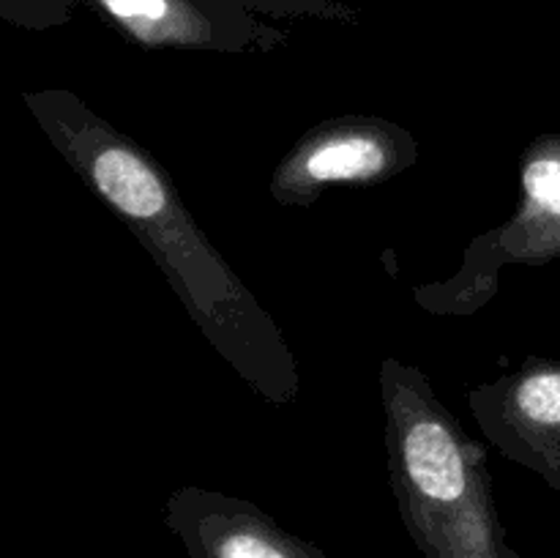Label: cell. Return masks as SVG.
Wrapping results in <instances>:
<instances>
[{
    "mask_svg": "<svg viewBox=\"0 0 560 558\" xmlns=\"http://www.w3.org/2000/svg\"><path fill=\"white\" fill-rule=\"evenodd\" d=\"M377 383L386 414L388 481L399 518L457 507L490 474L487 449L463 430L416 364L388 356Z\"/></svg>",
    "mask_w": 560,
    "mask_h": 558,
    "instance_id": "2",
    "label": "cell"
},
{
    "mask_svg": "<svg viewBox=\"0 0 560 558\" xmlns=\"http://www.w3.org/2000/svg\"><path fill=\"white\" fill-rule=\"evenodd\" d=\"M109 31L140 49L266 55L290 33L241 0H82Z\"/></svg>",
    "mask_w": 560,
    "mask_h": 558,
    "instance_id": "5",
    "label": "cell"
},
{
    "mask_svg": "<svg viewBox=\"0 0 560 558\" xmlns=\"http://www.w3.org/2000/svg\"><path fill=\"white\" fill-rule=\"evenodd\" d=\"M419 162V140L381 115H337L312 126L273 167L279 206L312 208L331 186H377Z\"/></svg>",
    "mask_w": 560,
    "mask_h": 558,
    "instance_id": "4",
    "label": "cell"
},
{
    "mask_svg": "<svg viewBox=\"0 0 560 558\" xmlns=\"http://www.w3.org/2000/svg\"><path fill=\"white\" fill-rule=\"evenodd\" d=\"M487 441L560 492V359L530 356L517 370L468 392Z\"/></svg>",
    "mask_w": 560,
    "mask_h": 558,
    "instance_id": "6",
    "label": "cell"
},
{
    "mask_svg": "<svg viewBox=\"0 0 560 558\" xmlns=\"http://www.w3.org/2000/svg\"><path fill=\"white\" fill-rule=\"evenodd\" d=\"M402 523L427 558H520L506 545L492 474L481 476L457 507L419 514Z\"/></svg>",
    "mask_w": 560,
    "mask_h": 558,
    "instance_id": "8",
    "label": "cell"
},
{
    "mask_svg": "<svg viewBox=\"0 0 560 558\" xmlns=\"http://www.w3.org/2000/svg\"><path fill=\"white\" fill-rule=\"evenodd\" d=\"M74 20V0H0V22L22 31H55Z\"/></svg>",
    "mask_w": 560,
    "mask_h": 558,
    "instance_id": "10",
    "label": "cell"
},
{
    "mask_svg": "<svg viewBox=\"0 0 560 558\" xmlns=\"http://www.w3.org/2000/svg\"><path fill=\"white\" fill-rule=\"evenodd\" d=\"M262 16L284 20H317L334 25H359L361 11L345 0H241Z\"/></svg>",
    "mask_w": 560,
    "mask_h": 558,
    "instance_id": "9",
    "label": "cell"
},
{
    "mask_svg": "<svg viewBox=\"0 0 560 558\" xmlns=\"http://www.w3.org/2000/svg\"><path fill=\"white\" fill-rule=\"evenodd\" d=\"M560 257V131L534 137L520 159V200L512 217L476 235L457 274L413 290L416 306L438 317H470L501 290L509 266H547Z\"/></svg>",
    "mask_w": 560,
    "mask_h": 558,
    "instance_id": "3",
    "label": "cell"
},
{
    "mask_svg": "<svg viewBox=\"0 0 560 558\" xmlns=\"http://www.w3.org/2000/svg\"><path fill=\"white\" fill-rule=\"evenodd\" d=\"M164 523L189 558H328L320 547L290 534L257 503L208 487L173 490Z\"/></svg>",
    "mask_w": 560,
    "mask_h": 558,
    "instance_id": "7",
    "label": "cell"
},
{
    "mask_svg": "<svg viewBox=\"0 0 560 558\" xmlns=\"http://www.w3.org/2000/svg\"><path fill=\"white\" fill-rule=\"evenodd\" d=\"M22 104L82 184L140 241L235 375L273 408L295 403L301 372L282 326L208 241L156 156L74 91H25Z\"/></svg>",
    "mask_w": 560,
    "mask_h": 558,
    "instance_id": "1",
    "label": "cell"
}]
</instances>
